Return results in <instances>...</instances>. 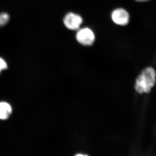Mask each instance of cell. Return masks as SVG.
<instances>
[{
	"label": "cell",
	"mask_w": 156,
	"mask_h": 156,
	"mask_svg": "<svg viewBox=\"0 0 156 156\" xmlns=\"http://www.w3.org/2000/svg\"><path fill=\"white\" fill-rule=\"evenodd\" d=\"M135 1L138 2H148L150 0H135Z\"/></svg>",
	"instance_id": "8"
},
{
	"label": "cell",
	"mask_w": 156,
	"mask_h": 156,
	"mask_svg": "<svg viewBox=\"0 0 156 156\" xmlns=\"http://www.w3.org/2000/svg\"><path fill=\"white\" fill-rule=\"evenodd\" d=\"M113 21L117 25L126 26L129 23L130 15L128 11L122 8L115 9L111 15Z\"/></svg>",
	"instance_id": "4"
},
{
	"label": "cell",
	"mask_w": 156,
	"mask_h": 156,
	"mask_svg": "<svg viewBox=\"0 0 156 156\" xmlns=\"http://www.w3.org/2000/svg\"><path fill=\"white\" fill-rule=\"evenodd\" d=\"M7 68H8V65L6 62L3 58L0 57V74L2 71L6 69Z\"/></svg>",
	"instance_id": "7"
},
{
	"label": "cell",
	"mask_w": 156,
	"mask_h": 156,
	"mask_svg": "<svg viewBox=\"0 0 156 156\" xmlns=\"http://www.w3.org/2000/svg\"><path fill=\"white\" fill-rule=\"evenodd\" d=\"M10 20L9 14L6 13L0 14V27H2L7 24Z\"/></svg>",
	"instance_id": "6"
},
{
	"label": "cell",
	"mask_w": 156,
	"mask_h": 156,
	"mask_svg": "<svg viewBox=\"0 0 156 156\" xmlns=\"http://www.w3.org/2000/svg\"><path fill=\"white\" fill-rule=\"evenodd\" d=\"M12 113V109L9 104L6 102L0 103V119L6 120L9 119Z\"/></svg>",
	"instance_id": "5"
},
{
	"label": "cell",
	"mask_w": 156,
	"mask_h": 156,
	"mask_svg": "<svg viewBox=\"0 0 156 156\" xmlns=\"http://www.w3.org/2000/svg\"><path fill=\"white\" fill-rule=\"evenodd\" d=\"M156 73L153 68L148 67L143 70L135 82V89L139 94L148 93L156 83Z\"/></svg>",
	"instance_id": "1"
},
{
	"label": "cell",
	"mask_w": 156,
	"mask_h": 156,
	"mask_svg": "<svg viewBox=\"0 0 156 156\" xmlns=\"http://www.w3.org/2000/svg\"><path fill=\"white\" fill-rule=\"evenodd\" d=\"M76 39L82 45L91 46L95 41V34L91 29L88 27L79 29L76 34Z\"/></svg>",
	"instance_id": "2"
},
{
	"label": "cell",
	"mask_w": 156,
	"mask_h": 156,
	"mask_svg": "<svg viewBox=\"0 0 156 156\" xmlns=\"http://www.w3.org/2000/svg\"><path fill=\"white\" fill-rule=\"evenodd\" d=\"M83 22L82 17L79 14L73 12L66 14L63 19L66 27L70 30H78Z\"/></svg>",
	"instance_id": "3"
}]
</instances>
